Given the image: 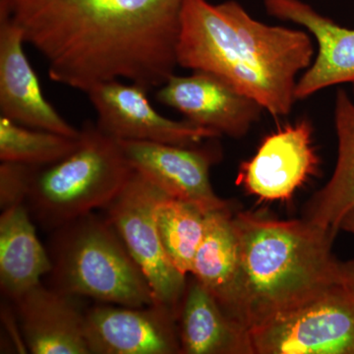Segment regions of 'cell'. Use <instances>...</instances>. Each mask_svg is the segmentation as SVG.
I'll list each match as a JSON object with an SVG mask.
<instances>
[{"mask_svg":"<svg viewBox=\"0 0 354 354\" xmlns=\"http://www.w3.org/2000/svg\"><path fill=\"white\" fill-rule=\"evenodd\" d=\"M183 0H0L55 82L88 93L127 79L146 90L174 74Z\"/></svg>","mask_w":354,"mask_h":354,"instance_id":"cell-1","label":"cell"},{"mask_svg":"<svg viewBox=\"0 0 354 354\" xmlns=\"http://www.w3.org/2000/svg\"><path fill=\"white\" fill-rule=\"evenodd\" d=\"M314 55L306 32L266 25L234 0L218 6L183 0L177 65L218 76L272 116L290 113L297 76Z\"/></svg>","mask_w":354,"mask_h":354,"instance_id":"cell-2","label":"cell"},{"mask_svg":"<svg viewBox=\"0 0 354 354\" xmlns=\"http://www.w3.org/2000/svg\"><path fill=\"white\" fill-rule=\"evenodd\" d=\"M241 268L234 317L251 328L335 283H346L332 252L335 235L304 218L234 215Z\"/></svg>","mask_w":354,"mask_h":354,"instance_id":"cell-3","label":"cell"},{"mask_svg":"<svg viewBox=\"0 0 354 354\" xmlns=\"http://www.w3.org/2000/svg\"><path fill=\"white\" fill-rule=\"evenodd\" d=\"M53 288L101 304H158L152 288L106 216L87 214L55 230L50 254Z\"/></svg>","mask_w":354,"mask_h":354,"instance_id":"cell-4","label":"cell"},{"mask_svg":"<svg viewBox=\"0 0 354 354\" xmlns=\"http://www.w3.org/2000/svg\"><path fill=\"white\" fill-rule=\"evenodd\" d=\"M134 171L118 140L86 123L76 150L57 164L37 169L27 206L37 220L57 230L104 209Z\"/></svg>","mask_w":354,"mask_h":354,"instance_id":"cell-5","label":"cell"},{"mask_svg":"<svg viewBox=\"0 0 354 354\" xmlns=\"http://www.w3.org/2000/svg\"><path fill=\"white\" fill-rule=\"evenodd\" d=\"M249 333L253 354H354V288L335 283Z\"/></svg>","mask_w":354,"mask_h":354,"instance_id":"cell-6","label":"cell"},{"mask_svg":"<svg viewBox=\"0 0 354 354\" xmlns=\"http://www.w3.org/2000/svg\"><path fill=\"white\" fill-rule=\"evenodd\" d=\"M167 196L134 171L104 209L106 218L148 279L158 304L171 309L178 318L187 277L171 264L165 254L155 218L158 203Z\"/></svg>","mask_w":354,"mask_h":354,"instance_id":"cell-7","label":"cell"},{"mask_svg":"<svg viewBox=\"0 0 354 354\" xmlns=\"http://www.w3.org/2000/svg\"><path fill=\"white\" fill-rule=\"evenodd\" d=\"M148 90L118 80L97 84L87 93L97 111V127L116 140L146 141L183 147L199 145L221 135L189 121L165 118L153 108Z\"/></svg>","mask_w":354,"mask_h":354,"instance_id":"cell-8","label":"cell"},{"mask_svg":"<svg viewBox=\"0 0 354 354\" xmlns=\"http://www.w3.org/2000/svg\"><path fill=\"white\" fill-rule=\"evenodd\" d=\"M118 141L132 169L167 196L194 205L207 214L232 207L216 194L209 180V171L218 160V151L198 145Z\"/></svg>","mask_w":354,"mask_h":354,"instance_id":"cell-9","label":"cell"},{"mask_svg":"<svg viewBox=\"0 0 354 354\" xmlns=\"http://www.w3.org/2000/svg\"><path fill=\"white\" fill-rule=\"evenodd\" d=\"M307 120L268 135L250 160L242 162L236 184L264 202H288L319 169Z\"/></svg>","mask_w":354,"mask_h":354,"instance_id":"cell-10","label":"cell"},{"mask_svg":"<svg viewBox=\"0 0 354 354\" xmlns=\"http://www.w3.org/2000/svg\"><path fill=\"white\" fill-rule=\"evenodd\" d=\"M90 354H181L177 316L165 305L101 304L85 312Z\"/></svg>","mask_w":354,"mask_h":354,"instance_id":"cell-11","label":"cell"},{"mask_svg":"<svg viewBox=\"0 0 354 354\" xmlns=\"http://www.w3.org/2000/svg\"><path fill=\"white\" fill-rule=\"evenodd\" d=\"M160 104L178 111L185 120L232 138L245 136L264 109L214 74L193 71L172 75L157 92Z\"/></svg>","mask_w":354,"mask_h":354,"instance_id":"cell-12","label":"cell"},{"mask_svg":"<svg viewBox=\"0 0 354 354\" xmlns=\"http://www.w3.org/2000/svg\"><path fill=\"white\" fill-rule=\"evenodd\" d=\"M264 3L270 15L302 26L316 41L313 62L298 78L297 101L344 83L353 85L354 94V30L337 24L301 0H264Z\"/></svg>","mask_w":354,"mask_h":354,"instance_id":"cell-13","label":"cell"},{"mask_svg":"<svg viewBox=\"0 0 354 354\" xmlns=\"http://www.w3.org/2000/svg\"><path fill=\"white\" fill-rule=\"evenodd\" d=\"M19 28L0 20V111L24 127L79 138L81 130L70 125L46 101L39 79L23 48Z\"/></svg>","mask_w":354,"mask_h":354,"instance_id":"cell-14","label":"cell"},{"mask_svg":"<svg viewBox=\"0 0 354 354\" xmlns=\"http://www.w3.org/2000/svg\"><path fill=\"white\" fill-rule=\"evenodd\" d=\"M76 297L41 283L14 301L24 344L32 354H90L85 312Z\"/></svg>","mask_w":354,"mask_h":354,"instance_id":"cell-15","label":"cell"},{"mask_svg":"<svg viewBox=\"0 0 354 354\" xmlns=\"http://www.w3.org/2000/svg\"><path fill=\"white\" fill-rule=\"evenodd\" d=\"M177 324L181 354H253L248 328L193 277L187 281Z\"/></svg>","mask_w":354,"mask_h":354,"instance_id":"cell-16","label":"cell"},{"mask_svg":"<svg viewBox=\"0 0 354 354\" xmlns=\"http://www.w3.org/2000/svg\"><path fill=\"white\" fill-rule=\"evenodd\" d=\"M0 216V286L12 301L41 283L53 262L41 245L27 205L1 211Z\"/></svg>","mask_w":354,"mask_h":354,"instance_id":"cell-17","label":"cell"},{"mask_svg":"<svg viewBox=\"0 0 354 354\" xmlns=\"http://www.w3.org/2000/svg\"><path fill=\"white\" fill-rule=\"evenodd\" d=\"M337 158L330 180L307 202L304 220L337 235L354 209V101L339 90L335 102Z\"/></svg>","mask_w":354,"mask_h":354,"instance_id":"cell-18","label":"cell"},{"mask_svg":"<svg viewBox=\"0 0 354 354\" xmlns=\"http://www.w3.org/2000/svg\"><path fill=\"white\" fill-rule=\"evenodd\" d=\"M234 215L232 207L207 215L206 232L190 274L208 288L232 317L241 268L239 239Z\"/></svg>","mask_w":354,"mask_h":354,"instance_id":"cell-19","label":"cell"},{"mask_svg":"<svg viewBox=\"0 0 354 354\" xmlns=\"http://www.w3.org/2000/svg\"><path fill=\"white\" fill-rule=\"evenodd\" d=\"M207 215L194 205L167 196L158 203L155 218L165 252L187 277L206 232Z\"/></svg>","mask_w":354,"mask_h":354,"instance_id":"cell-20","label":"cell"},{"mask_svg":"<svg viewBox=\"0 0 354 354\" xmlns=\"http://www.w3.org/2000/svg\"><path fill=\"white\" fill-rule=\"evenodd\" d=\"M81 136V135H80ZM80 137L24 127L0 116V160L35 167L57 164L73 153Z\"/></svg>","mask_w":354,"mask_h":354,"instance_id":"cell-21","label":"cell"},{"mask_svg":"<svg viewBox=\"0 0 354 354\" xmlns=\"http://www.w3.org/2000/svg\"><path fill=\"white\" fill-rule=\"evenodd\" d=\"M39 167L1 162L0 165V208L1 211L26 204L35 172Z\"/></svg>","mask_w":354,"mask_h":354,"instance_id":"cell-22","label":"cell"},{"mask_svg":"<svg viewBox=\"0 0 354 354\" xmlns=\"http://www.w3.org/2000/svg\"><path fill=\"white\" fill-rule=\"evenodd\" d=\"M339 230H344L354 236V209L349 212L346 218L342 220ZM342 266L344 281L354 288V259L342 262Z\"/></svg>","mask_w":354,"mask_h":354,"instance_id":"cell-23","label":"cell"}]
</instances>
